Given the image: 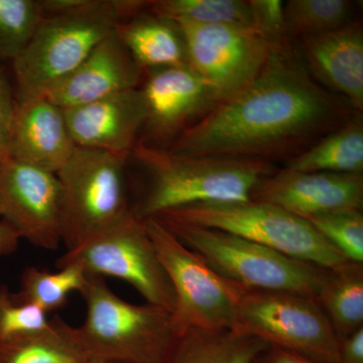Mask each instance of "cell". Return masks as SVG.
<instances>
[{
    "mask_svg": "<svg viewBox=\"0 0 363 363\" xmlns=\"http://www.w3.org/2000/svg\"><path fill=\"white\" fill-rule=\"evenodd\" d=\"M300 55L317 82L363 109V30L351 21L334 32L300 40Z\"/></svg>",
    "mask_w": 363,
    "mask_h": 363,
    "instance_id": "cell-18",
    "label": "cell"
},
{
    "mask_svg": "<svg viewBox=\"0 0 363 363\" xmlns=\"http://www.w3.org/2000/svg\"><path fill=\"white\" fill-rule=\"evenodd\" d=\"M173 21L185 40L189 65L206 81L218 104L250 84L277 47L253 26Z\"/></svg>",
    "mask_w": 363,
    "mask_h": 363,
    "instance_id": "cell-11",
    "label": "cell"
},
{
    "mask_svg": "<svg viewBox=\"0 0 363 363\" xmlns=\"http://www.w3.org/2000/svg\"><path fill=\"white\" fill-rule=\"evenodd\" d=\"M0 363H92L79 342L75 327L59 316L39 333L0 342Z\"/></svg>",
    "mask_w": 363,
    "mask_h": 363,
    "instance_id": "cell-23",
    "label": "cell"
},
{
    "mask_svg": "<svg viewBox=\"0 0 363 363\" xmlns=\"http://www.w3.org/2000/svg\"><path fill=\"white\" fill-rule=\"evenodd\" d=\"M128 157L76 147L56 174L61 185L62 243L67 250L116 225L133 210L126 194Z\"/></svg>",
    "mask_w": 363,
    "mask_h": 363,
    "instance_id": "cell-7",
    "label": "cell"
},
{
    "mask_svg": "<svg viewBox=\"0 0 363 363\" xmlns=\"http://www.w3.org/2000/svg\"><path fill=\"white\" fill-rule=\"evenodd\" d=\"M288 40L334 32L351 23L353 4L348 0H289L284 7Z\"/></svg>",
    "mask_w": 363,
    "mask_h": 363,
    "instance_id": "cell-24",
    "label": "cell"
},
{
    "mask_svg": "<svg viewBox=\"0 0 363 363\" xmlns=\"http://www.w3.org/2000/svg\"><path fill=\"white\" fill-rule=\"evenodd\" d=\"M61 185L56 174L0 157V216L35 247L62 243Z\"/></svg>",
    "mask_w": 363,
    "mask_h": 363,
    "instance_id": "cell-12",
    "label": "cell"
},
{
    "mask_svg": "<svg viewBox=\"0 0 363 363\" xmlns=\"http://www.w3.org/2000/svg\"><path fill=\"white\" fill-rule=\"evenodd\" d=\"M338 363H363V327L339 341Z\"/></svg>",
    "mask_w": 363,
    "mask_h": 363,
    "instance_id": "cell-32",
    "label": "cell"
},
{
    "mask_svg": "<svg viewBox=\"0 0 363 363\" xmlns=\"http://www.w3.org/2000/svg\"><path fill=\"white\" fill-rule=\"evenodd\" d=\"M294 172L362 174L363 123L359 112L286 164Z\"/></svg>",
    "mask_w": 363,
    "mask_h": 363,
    "instance_id": "cell-20",
    "label": "cell"
},
{
    "mask_svg": "<svg viewBox=\"0 0 363 363\" xmlns=\"http://www.w3.org/2000/svg\"><path fill=\"white\" fill-rule=\"evenodd\" d=\"M116 33L143 71L188 64L185 40L171 18L149 9L119 23Z\"/></svg>",
    "mask_w": 363,
    "mask_h": 363,
    "instance_id": "cell-19",
    "label": "cell"
},
{
    "mask_svg": "<svg viewBox=\"0 0 363 363\" xmlns=\"http://www.w3.org/2000/svg\"><path fill=\"white\" fill-rule=\"evenodd\" d=\"M76 147L130 157L147 119L140 88L63 109Z\"/></svg>",
    "mask_w": 363,
    "mask_h": 363,
    "instance_id": "cell-15",
    "label": "cell"
},
{
    "mask_svg": "<svg viewBox=\"0 0 363 363\" xmlns=\"http://www.w3.org/2000/svg\"><path fill=\"white\" fill-rule=\"evenodd\" d=\"M87 274L80 267L67 266L52 272L30 267L21 274V301L47 313L61 309L68 303L69 295L80 292Z\"/></svg>",
    "mask_w": 363,
    "mask_h": 363,
    "instance_id": "cell-25",
    "label": "cell"
},
{
    "mask_svg": "<svg viewBox=\"0 0 363 363\" xmlns=\"http://www.w3.org/2000/svg\"><path fill=\"white\" fill-rule=\"evenodd\" d=\"M49 324L47 313L21 301L9 286L0 285V342L39 333Z\"/></svg>",
    "mask_w": 363,
    "mask_h": 363,
    "instance_id": "cell-29",
    "label": "cell"
},
{
    "mask_svg": "<svg viewBox=\"0 0 363 363\" xmlns=\"http://www.w3.org/2000/svg\"><path fill=\"white\" fill-rule=\"evenodd\" d=\"M157 220L221 278L245 290L281 291L316 298L328 271L219 229Z\"/></svg>",
    "mask_w": 363,
    "mask_h": 363,
    "instance_id": "cell-5",
    "label": "cell"
},
{
    "mask_svg": "<svg viewBox=\"0 0 363 363\" xmlns=\"http://www.w3.org/2000/svg\"><path fill=\"white\" fill-rule=\"evenodd\" d=\"M350 262H363L362 210L347 209L316 215L306 219Z\"/></svg>",
    "mask_w": 363,
    "mask_h": 363,
    "instance_id": "cell-28",
    "label": "cell"
},
{
    "mask_svg": "<svg viewBox=\"0 0 363 363\" xmlns=\"http://www.w3.org/2000/svg\"><path fill=\"white\" fill-rule=\"evenodd\" d=\"M250 200L272 203L304 219L339 210H362L363 175L284 169L260 182Z\"/></svg>",
    "mask_w": 363,
    "mask_h": 363,
    "instance_id": "cell-14",
    "label": "cell"
},
{
    "mask_svg": "<svg viewBox=\"0 0 363 363\" xmlns=\"http://www.w3.org/2000/svg\"><path fill=\"white\" fill-rule=\"evenodd\" d=\"M233 330L314 363H338L337 336L312 296L245 289Z\"/></svg>",
    "mask_w": 363,
    "mask_h": 363,
    "instance_id": "cell-9",
    "label": "cell"
},
{
    "mask_svg": "<svg viewBox=\"0 0 363 363\" xmlns=\"http://www.w3.org/2000/svg\"><path fill=\"white\" fill-rule=\"evenodd\" d=\"M16 108L13 75L6 64L0 62V157L9 154Z\"/></svg>",
    "mask_w": 363,
    "mask_h": 363,
    "instance_id": "cell-31",
    "label": "cell"
},
{
    "mask_svg": "<svg viewBox=\"0 0 363 363\" xmlns=\"http://www.w3.org/2000/svg\"><path fill=\"white\" fill-rule=\"evenodd\" d=\"M267 346L233 329L189 330L179 336L167 363H250Z\"/></svg>",
    "mask_w": 363,
    "mask_h": 363,
    "instance_id": "cell-22",
    "label": "cell"
},
{
    "mask_svg": "<svg viewBox=\"0 0 363 363\" xmlns=\"http://www.w3.org/2000/svg\"><path fill=\"white\" fill-rule=\"evenodd\" d=\"M21 234L9 222L0 220V257L11 255L18 250Z\"/></svg>",
    "mask_w": 363,
    "mask_h": 363,
    "instance_id": "cell-34",
    "label": "cell"
},
{
    "mask_svg": "<svg viewBox=\"0 0 363 363\" xmlns=\"http://www.w3.org/2000/svg\"><path fill=\"white\" fill-rule=\"evenodd\" d=\"M145 221L175 293L172 320L178 336L189 330L234 329L245 289L221 278L162 222L154 217Z\"/></svg>",
    "mask_w": 363,
    "mask_h": 363,
    "instance_id": "cell-8",
    "label": "cell"
},
{
    "mask_svg": "<svg viewBox=\"0 0 363 363\" xmlns=\"http://www.w3.org/2000/svg\"><path fill=\"white\" fill-rule=\"evenodd\" d=\"M75 147L63 109L45 96L16 99L9 156L57 174Z\"/></svg>",
    "mask_w": 363,
    "mask_h": 363,
    "instance_id": "cell-17",
    "label": "cell"
},
{
    "mask_svg": "<svg viewBox=\"0 0 363 363\" xmlns=\"http://www.w3.org/2000/svg\"><path fill=\"white\" fill-rule=\"evenodd\" d=\"M43 18L40 0H0V62L21 54Z\"/></svg>",
    "mask_w": 363,
    "mask_h": 363,
    "instance_id": "cell-27",
    "label": "cell"
},
{
    "mask_svg": "<svg viewBox=\"0 0 363 363\" xmlns=\"http://www.w3.org/2000/svg\"><path fill=\"white\" fill-rule=\"evenodd\" d=\"M78 266L86 274L113 277L130 284L147 304L175 310L173 286L150 240L145 219L131 210L116 225L67 250L57 269Z\"/></svg>",
    "mask_w": 363,
    "mask_h": 363,
    "instance_id": "cell-10",
    "label": "cell"
},
{
    "mask_svg": "<svg viewBox=\"0 0 363 363\" xmlns=\"http://www.w3.org/2000/svg\"><path fill=\"white\" fill-rule=\"evenodd\" d=\"M143 73L116 28L45 97L60 108H71L138 88Z\"/></svg>",
    "mask_w": 363,
    "mask_h": 363,
    "instance_id": "cell-16",
    "label": "cell"
},
{
    "mask_svg": "<svg viewBox=\"0 0 363 363\" xmlns=\"http://www.w3.org/2000/svg\"><path fill=\"white\" fill-rule=\"evenodd\" d=\"M131 154L150 174L133 212L140 218L198 203L245 202L276 172L272 162L230 157H180L138 142Z\"/></svg>",
    "mask_w": 363,
    "mask_h": 363,
    "instance_id": "cell-3",
    "label": "cell"
},
{
    "mask_svg": "<svg viewBox=\"0 0 363 363\" xmlns=\"http://www.w3.org/2000/svg\"><path fill=\"white\" fill-rule=\"evenodd\" d=\"M138 88L147 107L145 140L138 142L157 149L168 147L218 104L206 81L189 64L145 70Z\"/></svg>",
    "mask_w": 363,
    "mask_h": 363,
    "instance_id": "cell-13",
    "label": "cell"
},
{
    "mask_svg": "<svg viewBox=\"0 0 363 363\" xmlns=\"http://www.w3.org/2000/svg\"><path fill=\"white\" fill-rule=\"evenodd\" d=\"M145 0H85L70 13L44 18L11 62L16 99L45 96L121 21L150 9Z\"/></svg>",
    "mask_w": 363,
    "mask_h": 363,
    "instance_id": "cell-2",
    "label": "cell"
},
{
    "mask_svg": "<svg viewBox=\"0 0 363 363\" xmlns=\"http://www.w3.org/2000/svg\"><path fill=\"white\" fill-rule=\"evenodd\" d=\"M316 300L339 341L363 327V264L328 269Z\"/></svg>",
    "mask_w": 363,
    "mask_h": 363,
    "instance_id": "cell-21",
    "label": "cell"
},
{
    "mask_svg": "<svg viewBox=\"0 0 363 363\" xmlns=\"http://www.w3.org/2000/svg\"><path fill=\"white\" fill-rule=\"evenodd\" d=\"M250 363H314L291 351L267 345L260 350Z\"/></svg>",
    "mask_w": 363,
    "mask_h": 363,
    "instance_id": "cell-33",
    "label": "cell"
},
{
    "mask_svg": "<svg viewBox=\"0 0 363 363\" xmlns=\"http://www.w3.org/2000/svg\"><path fill=\"white\" fill-rule=\"evenodd\" d=\"M87 306L79 342L92 363H167L179 336L172 314L135 305L116 295L102 277L87 274L82 290Z\"/></svg>",
    "mask_w": 363,
    "mask_h": 363,
    "instance_id": "cell-4",
    "label": "cell"
},
{
    "mask_svg": "<svg viewBox=\"0 0 363 363\" xmlns=\"http://www.w3.org/2000/svg\"><path fill=\"white\" fill-rule=\"evenodd\" d=\"M155 218L226 231L325 269L350 262L309 221L272 203H198L168 210Z\"/></svg>",
    "mask_w": 363,
    "mask_h": 363,
    "instance_id": "cell-6",
    "label": "cell"
},
{
    "mask_svg": "<svg viewBox=\"0 0 363 363\" xmlns=\"http://www.w3.org/2000/svg\"><path fill=\"white\" fill-rule=\"evenodd\" d=\"M351 108L319 85L288 42L274 48L250 84L162 150L180 157L289 162L350 121Z\"/></svg>",
    "mask_w": 363,
    "mask_h": 363,
    "instance_id": "cell-1",
    "label": "cell"
},
{
    "mask_svg": "<svg viewBox=\"0 0 363 363\" xmlns=\"http://www.w3.org/2000/svg\"><path fill=\"white\" fill-rule=\"evenodd\" d=\"M150 11L171 20L252 26L248 0H156Z\"/></svg>",
    "mask_w": 363,
    "mask_h": 363,
    "instance_id": "cell-26",
    "label": "cell"
},
{
    "mask_svg": "<svg viewBox=\"0 0 363 363\" xmlns=\"http://www.w3.org/2000/svg\"><path fill=\"white\" fill-rule=\"evenodd\" d=\"M252 26L259 30L272 45L290 42L285 30V2L281 0H248Z\"/></svg>",
    "mask_w": 363,
    "mask_h": 363,
    "instance_id": "cell-30",
    "label": "cell"
}]
</instances>
